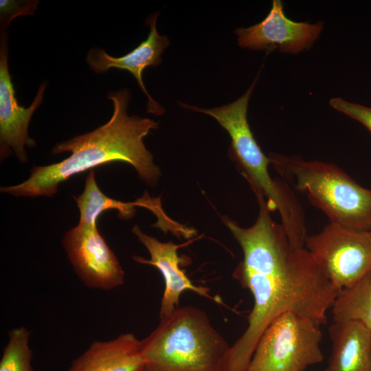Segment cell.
Segmentation results:
<instances>
[{"mask_svg": "<svg viewBox=\"0 0 371 371\" xmlns=\"http://www.w3.org/2000/svg\"><path fill=\"white\" fill-rule=\"evenodd\" d=\"M256 198L259 212L252 226L245 228L223 218L243 254L232 276L251 292L254 306L247 328L230 346L221 371H247L261 335L286 312L325 324L339 293L305 247L291 246L282 224L271 218L265 199Z\"/></svg>", "mask_w": 371, "mask_h": 371, "instance_id": "6da1fadb", "label": "cell"}, {"mask_svg": "<svg viewBox=\"0 0 371 371\" xmlns=\"http://www.w3.org/2000/svg\"><path fill=\"white\" fill-rule=\"evenodd\" d=\"M107 98L113 104L108 122L91 132L58 143L52 148V154L69 152L67 158L47 166H34L27 179L18 185L1 187V191L14 196H52L59 185L71 177L116 161L132 165L142 180L155 184L160 170L154 164L153 157L143 139L152 129H156L158 124L148 118L128 115L129 90L111 91Z\"/></svg>", "mask_w": 371, "mask_h": 371, "instance_id": "7a4b0ae2", "label": "cell"}, {"mask_svg": "<svg viewBox=\"0 0 371 371\" xmlns=\"http://www.w3.org/2000/svg\"><path fill=\"white\" fill-rule=\"evenodd\" d=\"M142 341L147 371H221L230 346L196 307H178Z\"/></svg>", "mask_w": 371, "mask_h": 371, "instance_id": "3957f363", "label": "cell"}, {"mask_svg": "<svg viewBox=\"0 0 371 371\" xmlns=\"http://www.w3.org/2000/svg\"><path fill=\"white\" fill-rule=\"evenodd\" d=\"M258 78V76L241 97L228 104L212 109L192 106L182 102L179 104L212 116L227 131L231 139L229 152L255 194L265 198L270 212H279L285 231L293 234L300 231L306 224L302 207L287 183L271 177L270 159L258 144L247 121L249 100Z\"/></svg>", "mask_w": 371, "mask_h": 371, "instance_id": "277c9868", "label": "cell"}, {"mask_svg": "<svg viewBox=\"0 0 371 371\" xmlns=\"http://www.w3.org/2000/svg\"><path fill=\"white\" fill-rule=\"evenodd\" d=\"M269 157L282 180L304 193L330 223L370 230L371 189L360 186L333 164L277 153Z\"/></svg>", "mask_w": 371, "mask_h": 371, "instance_id": "5b68a950", "label": "cell"}, {"mask_svg": "<svg viewBox=\"0 0 371 371\" xmlns=\"http://www.w3.org/2000/svg\"><path fill=\"white\" fill-rule=\"evenodd\" d=\"M320 326L294 312L274 319L261 335L247 371H304L319 363Z\"/></svg>", "mask_w": 371, "mask_h": 371, "instance_id": "8992f818", "label": "cell"}, {"mask_svg": "<svg viewBox=\"0 0 371 371\" xmlns=\"http://www.w3.org/2000/svg\"><path fill=\"white\" fill-rule=\"evenodd\" d=\"M304 247L339 291L371 270V236L330 223L321 232L307 235Z\"/></svg>", "mask_w": 371, "mask_h": 371, "instance_id": "52a82bcc", "label": "cell"}, {"mask_svg": "<svg viewBox=\"0 0 371 371\" xmlns=\"http://www.w3.org/2000/svg\"><path fill=\"white\" fill-rule=\"evenodd\" d=\"M63 245L74 271L87 286L109 291L124 284V272L97 225L78 223L65 233Z\"/></svg>", "mask_w": 371, "mask_h": 371, "instance_id": "ba28073f", "label": "cell"}, {"mask_svg": "<svg viewBox=\"0 0 371 371\" xmlns=\"http://www.w3.org/2000/svg\"><path fill=\"white\" fill-rule=\"evenodd\" d=\"M47 82H43L36 95L28 107L19 104L15 90L9 72L8 36L1 33L0 40V154L3 159L10 155L12 150L18 159L27 161L25 148L36 146V142L28 134L32 116L41 104Z\"/></svg>", "mask_w": 371, "mask_h": 371, "instance_id": "9c48e42d", "label": "cell"}, {"mask_svg": "<svg viewBox=\"0 0 371 371\" xmlns=\"http://www.w3.org/2000/svg\"><path fill=\"white\" fill-rule=\"evenodd\" d=\"M322 21L312 24L289 19L280 0H273L267 16L249 27L235 30L240 47L253 50L298 54L308 49L318 39L322 31Z\"/></svg>", "mask_w": 371, "mask_h": 371, "instance_id": "30bf717a", "label": "cell"}, {"mask_svg": "<svg viewBox=\"0 0 371 371\" xmlns=\"http://www.w3.org/2000/svg\"><path fill=\"white\" fill-rule=\"evenodd\" d=\"M158 15L159 13H154L149 16L146 21V24L150 27L147 38L126 55L113 57L103 49L93 47L89 50L86 58L90 69L98 74L105 73L111 68L131 73L141 90L147 96V111L155 115H162L164 109L147 91L143 82L142 74L147 67L157 66L161 63V54L170 43L167 36H161L157 32L156 21Z\"/></svg>", "mask_w": 371, "mask_h": 371, "instance_id": "8fae6325", "label": "cell"}, {"mask_svg": "<svg viewBox=\"0 0 371 371\" xmlns=\"http://www.w3.org/2000/svg\"><path fill=\"white\" fill-rule=\"evenodd\" d=\"M132 231L150 254L149 260L137 256L133 259L138 263L156 267L164 277L165 289L159 310L160 320L169 317L178 308L181 295L184 291H193L201 296L211 298L209 289L193 284L181 268V258L177 252L179 245L172 242H160L155 237L144 234L137 225H135Z\"/></svg>", "mask_w": 371, "mask_h": 371, "instance_id": "7c38bea8", "label": "cell"}, {"mask_svg": "<svg viewBox=\"0 0 371 371\" xmlns=\"http://www.w3.org/2000/svg\"><path fill=\"white\" fill-rule=\"evenodd\" d=\"M145 361L142 341L124 333L109 341H95L70 366L68 371H142Z\"/></svg>", "mask_w": 371, "mask_h": 371, "instance_id": "4fadbf2b", "label": "cell"}, {"mask_svg": "<svg viewBox=\"0 0 371 371\" xmlns=\"http://www.w3.org/2000/svg\"><path fill=\"white\" fill-rule=\"evenodd\" d=\"M332 352L324 371H371V330L357 321L333 322Z\"/></svg>", "mask_w": 371, "mask_h": 371, "instance_id": "5bb4252c", "label": "cell"}, {"mask_svg": "<svg viewBox=\"0 0 371 371\" xmlns=\"http://www.w3.org/2000/svg\"><path fill=\"white\" fill-rule=\"evenodd\" d=\"M73 197L80 211L79 223L89 225H97L99 216L107 210H117L119 217L126 219L133 216L136 205L150 206V201L146 199L139 202L124 203L108 197L100 190L93 170L86 178L83 192Z\"/></svg>", "mask_w": 371, "mask_h": 371, "instance_id": "9a60e30c", "label": "cell"}, {"mask_svg": "<svg viewBox=\"0 0 371 371\" xmlns=\"http://www.w3.org/2000/svg\"><path fill=\"white\" fill-rule=\"evenodd\" d=\"M332 314L333 322L357 321L371 330V270L339 293Z\"/></svg>", "mask_w": 371, "mask_h": 371, "instance_id": "2e32d148", "label": "cell"}, {"mask_svg": "<svg viewBox=\"0 0 371 371\" xmlns=\"http://www.w3.org/2000/svg\"><path fill=\"white\" fill-rule=\"evenodd\" d=\"M30 337L28 330L23 326L9 331L0 361V371H34Z\"/></svg>", "mask_w": 371, "mask_h": 371, "instance_id": "e0dca14e", "label": "cell"}, {"mask_svg": "<svg viewBox=\"0 0 371 371\" xmlns=\"http://www.w3.org/2000/svg\"><path fill=\"white\" fill-rule=\"evenodd\" d=\"M39 3L36 0H1L0 30L1 33L7 32L10 22L19 16L33 15Z\"/></svg>", "mask_w": 371, "mask_h": 371, "instance_id": "ac0fdd59", "label": "cell"}, {"mask_svg": "<svg viewBox=\"0 0 371 371\" xmlns=\"http://www.w3.org/2000/svg\"><path fill=\"white\" fill-rule=\"evenodd\" d=\"M329 104L335 110L357 120L371 132V108L350 102L341 98H332Z\"/></svg>", "mask_w": 371, "mask_h": 371, "instance_id": "d6986e66", "label": "cell"}, {"mask_svg": "<svg viewBox=\"0 0 371 371\" xmlns=\"http://www.w3.org/2000/svg\"><path fill=\"white\" fill-rule=\"evenodd\" d=\"M369 232H370V236H371V229H370V230L369 231Z\"/></svg>", "mask_w": 371, "mask_h": 371, "instance_id": "ffe728a7", "label": "cell"}, {"mask_svg": "<svg viewBox=\"0 0 371 371\" xmlns=\"http://www.w3.org/2000/svg\"><path fill=\"white\" fill-rule=\"evenodd\" d=\"M142 371H147V370H146V368H144Z\"/></svg>", "mask_w": 371, "mask_h": 371, "instance_id": "44dd1931", "label": "cell"}]
</instances>
